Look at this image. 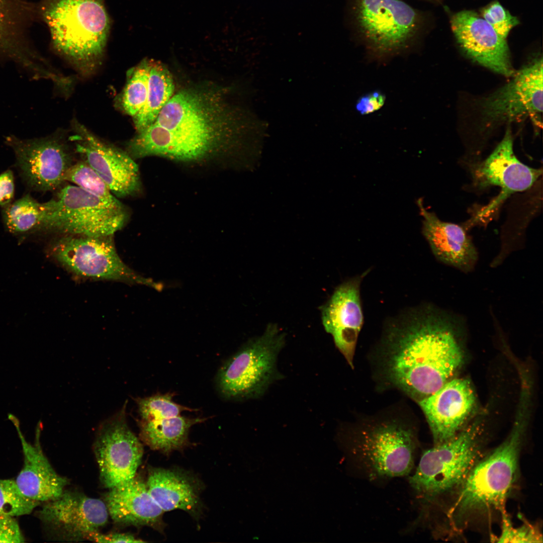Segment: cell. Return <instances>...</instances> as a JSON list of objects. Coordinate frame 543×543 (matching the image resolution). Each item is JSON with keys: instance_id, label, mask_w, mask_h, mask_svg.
<instances>
[{"instance_id": "1", "label": "cell", "mask_w": 543, "mask_h": 543, "mask_svg": "<svg viewBox=\"0 0 543 543\" xmlns=\"http://www.w3.org/2000/svg\"><path fill=\"white\" fill-rule=\"evenodd\" d=\"M223 96L205 87L174 94L155 121L127 144L133 158L157 156L185 162L206 161L224 153L233 130Z\"/></svg>"}, {"instance_id": "2", "label": "cell", "mask_w": 543, "mask_h": 543, "mask_svg": "<svg viewBox=\"0 0 543 543\" xmlns=\"http://www.w3.org/2000/svg\"><path fill=\"white\" fill-rule=\"evenodd\" d=\"M395 322L390 378L403 390L423 399L449 381L462 364L456 321L429 307L413 310Z\"/></svg>"}, {"instance_id": "3", "label": "cell", "mask_w": 543, "mask_h": 543, "mask_svg": "<svg viewBox=\"0 0 543 543\" xmlns=\"http://www.w3.org/2000/svg\"><path fill=\"white\" fill-rule=\"evenodd\" d=\"M524 428L519 416L506 439L479 459L451 494L446 518L454 532L506 509L517 479Z\"/></svg>"}, {"instance_id": "4", "label": "cell", "mask_w": 543, "mask_h": 543, "mask_svg": "<svg viewBox=\"0 0 543 543\" xmlns=\"http://www.w3.org/2000/svg\"><path fill=\"white\" fill-rule=\"evenodd\" d=\"M37 12L58 52L84 67L102 57L110 28L104 0H43Z\"/></svg>"}, {"instance_id": "5", "label": "cell", "mask_w": 543, "mask_h": 543, "mask_svg": "<svg viewBox=\"0 0 543 543\" xmlns=\"http://www.w3.org/2000/svg\"><path fill=\"white\" fill-rule=\"evenodd\" d=\"M482 432L478 423H473L423 452L409 478L419 496L430 501L457 489L484 455Z\"/></svg>"}, {"instance_id": "6", "label": "cell", "mask_w": 543, "mask_h": 543, "mask_svg": "<svg viewBox=\"0 0 543 543\" xmlns=\"http://www.w3.org/2000/svg\"><path fill=\"white\" fill-rule=\"evenodd\" d=\"M352 12L359 36L378 58L409 48L423 23L422 14L401 0H352Z\"/></svg>"}, {"instance_id": "7", "label": "cell", "mask_w": 543, "mask_h": 543, "mask_svg": "<svg viewBox=\"0 0 543 543\" xmlns=\"http://www.w3.org/2000/svg\"><path fill=\"white\" fill-rule=\"evenodd\" d=\"M39 229L64 235L110 236L122 228L128 218L123 207L113 206L75 185L59 190L42 203Z\"/></svg>"}, {"instance_id": "8", "label": "cell", "mask_w": 543, "mask_h": 543, "mask_svg": "<svg viewBox=\"0 0 543 543\" xmlns=\"http://www.w3.org/2000/svg\"><path fill=\"white\" fill-rule=\"evenodd\" d=\"M285 343V334L269 324L260 336L250 340L219 370L217 384L227 398L246 399L261 397L282 376L277 369L278 355Z\"/></svg>"}, {"instance_id": "9", "label": "cell", "mask_w": 543, "mask_h": 543, "mask_svg": "<svg viewBox=\"0 0 543 543\" xmlns=\"http://www.w3.org/2000/svg\"><path fill=\"white\" fill-rule=\"evenodd\" d=\"M50 253L61 265L78 276L146 285H160L129 268L119 256L110 236L64 235L52 246Z\"/></svg>"}, {"instance_id": "10", "label": "cell", "mask_w": 543, "mask_h": 543, "mask_svg": "<svg viewBox=\"0 0 543 543\" xmlns=\"http://www.w3.org/2000/svg\"><path fill=\"white\" fill-rule=\"evenodd\" d=\"M416 442L412 430L396 425L377 427L361 434L351 452L370 478L407 475L412 470Z\"/></svg>"}, {"instance_id": "11", "label": "cell", "mask_w": 543, "mask_h": 543, "mask_svg": "<svg viewBox=\"0 0 543 543\" xmlns=\"http://www.w3.org/2000/svg\"><path fill=\"white\" fill-rule=\"evenodd\" d=\"M126 408V403L101 423L94 444L101 481L109 489L132 480L143 456L142 444L127 424Z\"/></svg>"}, {"instance_id": "12", "label": "cell", "mask_w": 543, "mask_h": 543, "mask_svg": "<svg viewBox=\"0 0 543 543\" xmlns=\"http://www.w3.org/2000/svg\"><path fill=\"white\" fill-rule=\"evenodd\" d=\"M77 152L104 180L115 197L134 196L141 189L139 168L126 151L97 137L82 124L73 123Z\"/></svg>"}, {"instance_id": "13", "label": "cell", "mask_w": 543, "mask_h": 543, "mask_svg": "<svg viewBox=\"0 0 543 543\" xmlns=\"http://www.w3.org/2000/svg\"><path fill=\"white\" fill-rule=\"evenodd\" d=\"M6 143L13 150L25 179L34 189L53 191L65 182L72 164L67 146L57 136L22 139L8 136Z\"/></svg>"}, {"instance_id": "14", "label": "cell", "mask_w": 543, "mask_h": 543, "mask_svg": "<svg viewBox=\"0 0 543 543\" xmlns=\"http://www.w3.org/2000/svg\"><path fill=\"white\" fill-rule=\"evenodd\" d=\"M471 168L478 187L494 186L501 189L498 196L481 211L480 217L494 211L512 194L529 189L542 172L541 169L529 167L516 157L509 128L493 152L484 160L472 164Z\"/></svg>"}, {"instance_id": "15", "label": "cell", "mask_w": 543, "mask_h": 543, "mask_svg": "<svg viewBox=\"0 0 543 543\" xmlns=\"http://www.w3.org/2000/svg\"><path fill=\"white\" fill-rule=\"evenodd\" d=\"M44 503L37 516L65 540L85 539L89 533L104 526L109 516L103 500L76 491L64 490L58 497Z\"/></svg>"}, {"instance_id": "16", "label": "cell", "mask_w": 543, "mask_h": 543, "mask_svg": "<svg viewBox=\"0 0 543 543\" xmlns=\"http://www.w3.org/2000/svg\"><path fill=\"white\" fill-rule=\"evenodd\" d=\"M512 79L484 101L490 122L530 116L538 122L542 111V59L537 58L515 72Z\"/></svg>"}, {"instance_id": "17", "label": "cell", "mask_w": 543, "mask_h": 543, "mask_svg": "<svg viewBox=\"0 0 543 543\" xmlns=\"http://www.w3.org/2000/svg\"><path fill=\"white\" fill-rule=\"evenodd\" d=\"M475 404L471 383L463 378L448 381L421 399L419 405L430 427L434 444L443 442L458 433Z\"/></svg>"}, {"instance_id": "18", "label": "cell", "mask_w": 543, "mask_h": 543, "mask_svg": "<svg viewBox=\"0 0 543 543\" xmlns=\"http://www.w3.org/2000/svg\"><path fill=\"white\" fill-rule=\"evenodd\" d=\"M451 27L463 50L475 61L506 76L515 71L506 39L475 13L463 11L453 16Z\"/></svg>"}, {"instance_id": "19", "label": "cell", "mask_w": 543, "mask_h": 543, "mask_svg": "<svg viewBox=\"0 0 543 543\" xmlns=\"http://www.w3.org/2000/svg\"><path fill=\"white\" fill-rule=\"evenodd\" d=\"M356 276L339 285L322 307V321L325 331L351 367L364 317L360 286L364 276Z\"/></svg>"}, {"instance_id": "20", "label": "cell", "mask_w": 543, "mask_h": 543, "mask_svg": "<svg viewBox=\"0 0 543 543\" xmlns=\"http://www.w3.org/2000/svg\"><path fill=\"white\" fill-rule=\"evenodd\" d=\"M37 12L24 0H0V58L14 61L32 76L41 71L43 64L26 36Z\"/></svg>"}, {"instance_id": "21", "label": "cell", "mask_w": 543, "mask_h": 543, "mask_svg": "<svg viewBox=\"0 0 543 543\" xmlns=\"http://www.w3.org/2000/svg\"><path fill=\"white\" fill-rule=\"evenodd\" d=\"M417 205L423 217V234L435 257L465 273L474 269L478 253L466 229L440 220L434 213L426 209L421 199Z\"/></svg>"}, {"instance_id": "22", "label": "cell", "mask_w": 543, "mask_h": 543, "mask_svg": "<svg viewBox=\"0 0 543 543\" xmlns=\"http://www.w3.org/2000/svg\"><path fill=\"white\" fill-rule=\"evenodd\" d=\"M103 501L109 516L117 523L164 530V511L149 493L146 482L137 475L127 483L110 489Z\"/></svg>"}, {"instance_id": "23", "label": "cell", "mask_w": 543, "mask_h": 543, "mask_svg": "<svg viewBox=\"0 0 543 543\" xmlns=\"http://www.w3.org/2000/svg\"><path fill=\"white\" fill-rule=\"evenodd\" d=\"M10 419L17 428L24 455V465L15 480L20 490L27 498L40 503L58 497L68 480L56 472L42 451L39 439L41 423L37 428L35 442L31 444L22 435L17 418L11 415Z\"/></svg>"}, {"instance_id": "24", "label": "cell", "mask_w": 543, "mask_h": 543, "mask_svg": "<svg viewBox=\"0 0 543 543\" xmlns=\"http://www.w3.org/2000/svg\"><path fill=\"white\" fill-rule=\"evenodd\" d=\"M146 483L149 493L164 512L179 509L195 516L200 511V486L185 472L151 468Z\"/></svg>"}, {"instance_id": "25", "label": "cell", "mask_w": 543, "mask_h": 543, "mask_svg": "<svg viewBox=\"0 0 543 543\" xmlns=\"http://www.w3.org/2000/svg\"><path fill=\"white\" fill-rule=\"evenodd\" d=\"M205 420L180 415L155 420H140V439L151 449L168 454L187 446L190 428Z\"/></svg>"}, {"instance_id": "26", "label": "cell", "mask_w": 543, "mask_h": 543, "mask_svg": "<svg viewBox=\"0 0 543 543\" xmlns=\"http://www.w3.org/2000/svg\"><path fill=\"white\" fill-rule=\"evenodd\" d=\"M174 84L172 75L165 65L152 61L148 79L147 96L145 104L133 117L137 132L156 120L162 108L174 95Z\"/></svg>"}, {"instance_id": "27", "label": "cell", "mask_w": 543, "mask_h": 543, "mask_svg": "<svg viewBox=\"0 0 543 543\" xmlns=\"http://www.w3.org/2000/svg\"><path fill=\"white\" fill-rule=\"evenodd\" d=\"M152 60L144 59L127 73L126 85L120 97L121 108L127 114L134 117L146 102Z\"/></svg>"}, {"instance_id": "28", "label": "cell", "mask_w": 543, "mask_h": 543, "mask_svg": "<svg viewBox=\"0 0 543 543\" xmlns=\"http://www.w3.org/2000/svg\"><path fill=\"white\" fill-rule=\"evenodd\" d=\"M42 218V204L26 195L6 206L4 221L12 233L23 234L39 229Z\"/></svg>"}, {"instance_id": "29", "label": "cell", "mask_w": 543, "mask_h": 543, "mask_svg": "<svg viewBox=\"0 0 543 543\" xmlns=\"http://www.w3.org/2000/svg\"><path fill=\"white\" fill-rule=\"evenodd\" d=\"M64 179L113 206H124L104 180L84 161L72 164L67 170Z\"/></svg>"}, {"instance_id": "30", "label": "cell", "mask_w": 543, "mask_h": 543, "mask_svg": "<svg viewBox=\"0 0 543 543\" xmlns=\"http://www.w3.org/2000/svg\"><path fill=\"white\" fill-rule=\"evenodd\" d=\"M172 394H156L137 400L141 420L151 421L179 416L184 411H193L172 400Z\"/></svg>"}, {"instance_id": "31", "label": "cell", "mask_w": 543, "mask_h": 543, "mask_svg": "<svg viewBox=\"0 0 543 543\" xmlns=\"http://www.w3.org/2000/svg\"><path fill=\"white\" fill-rule=\"evenodd\" d=\"M40 502L26 497L16 481L0 479V513L15 517L30 514Z\"/></svg>"}, {"instance_id": "32", "label": "cell", "mask_w": 543, "mask_h": 543, "mask_svg": "<svg viewBox=\"0 0 543 543\" xmlns=\"http://www.w3.org/2000/svg\"><path fill=\"white\" fill-rule=\"evenodd\" d=\"M501 521L500 535L497 542H542V534L538 527L527 520L517 526L513 525L511 520L504 510L500 514Z\"/></svg>"}, {"instance_id": "33", "label": "cell", "mask_w": 543, "mask_h": 543, "mask_svg": "<svg viewBox=\"0 0 543 543\" xmlns=\"http://www.w3.org/2000/svg\"><path fill=\"white\" fill-rule=\"evenodd\" d=\"M483 19L502 38L506 39L510 30L519 24L518 19L511 15L499 3L494 2L482 11Z\"/></svg>"}, {"instance_id": "34", "label": "cell", "mask_w": 543, "mask_h": 543, "mask_svg": "<svg viewBox=\"0 0 543 543\" xmlns=\"http://www.w3.org/2000/svg\"><path fill=\"white\" fill-rule=\"evenodd\" d=\"M25 541L15 517L0 513V542L21 543Z\"/></svg>"}, {"instance_id": "35", "label": "cell", "mask_w": 543, "mask_h": 543, "mask_svg": "<svg viewBox=\"0 0 543 543\" xmlns=\"http://www.w3.org/2000/svg\"><path fill=\"white\" fill-rule=\"evenodd\" d=\"M386 96L377 90L361 96L357 100L355 108L361 115H368L380 109L384 105Z\"/></svg>"}, {"instance_id": "36", "label": "cell", "mask_w": 543, "mask_h": 543, "mask_svg": "<svg viewBox=\"0 0 543 543\" xmlns=\"http://www.w3.org/2000/svg\"><path fill=\"white\" fill-rule=\"evenodd\" d=\"M85 539L97 542H143L144 541L136 538L132 534L125 533L112 532L102 533L99 531L89 533Z\"/></svg>"}, {"instance_id": "37", "label": "cell", "mask_w": 543, "mask_h": 543, "mask_svg": "<svg viewBox=\"0 0 543 543\" xmlns=\"http://www.w3.org/2000/svg\"><path fill=\"white\" fill-rule=\"evenodd\" d=\"M15 191L13 171L7 170L0 174V206H7L12 201Z\"/></svg>"}, {"instance_id": "38", "label": "cell", "mask_w": 543, "mask_h": 543, "mask_svg": "<svg viewBox=\"0 0 543 543\" xmlns=\"http://www.w3.org/2000/svg\"><path fill=\"white\" fill-rule=\"evenodd\" d=\"M430 1H434V0H430ZM434 1H435V0H434Z\"/></svg>"}]
</instances>
